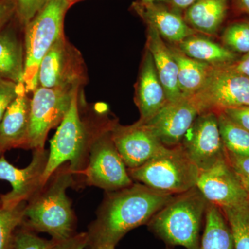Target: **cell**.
<instances>
[{
  "label": "cell",
  "mask_w": 249,
  "mask_h": 249,
  "mask_svg": "<svg viewBox=\"0 0 249 249\" xmlns=\"http://www.w3.org/2000/svg\"><path fill=\"white\" fill-rule=\"evenodd\" d=\"M175 196L138 182L118 191L106 192L96 218L86 232L88 247H116L127 232L146 225Z\"/></svg>",
  "instance_id": "1"
},
{
  "label": "cell",
  "mask_w": 249,
  "mask_h": 249,
  "mask_svg": "<svg viewBox=\"0 0 249 249\" xmlns=\"http://www.w3.org/2000/svg\"><path fill=\"white\" fill-rule=\"evenodd\" d=\"M189 98L199 114L249 106V78L230 64L213 66L202 88Z\"/></svg>",
  "instance_id": "7"
},
{
  "label": "cell",
  "mask_w": 249,
  "mask_h": 249,
  "mask_svg": "<svg viewBox=\"0 0 249 249\" xmlns=\"http://www.w3.org/2000/svg\"><path fill=\"white\" fill-rule=\"evenodd\" d=\"M0 77L24 83V42L10 24L0 30Z\"/></svg>",
  "instance_id": "21"
},
{
  "label": "cell",
  "mask_w": 249,
  "mask_h": 249,
  "mask_svg": "<svg viewBox=\"0 0 249 249\" xmlns=\"http://www.w3.org/2000/svg\"><path fill=\"white\" fill-rule=\"evenodd\" d=\"M180 145L200 171L209 169L224 160L225 148L216 113L208 111L199 114Z\"/></svg>",
  "instance_id": "12"
},
{
  "label": "cell",
  "mask_w": 249,
  "mask_h": 249,
  "mask_svg": "<svg viewBox=\"0 0 249 249\" xmlns=\"http://www.w3.org/2000/svg\"><path fill=\"white\" fill-rule=\"evenodd\" d=\"M16 18L14 0H0V30Z\"/></svg>",
  "instance_id": "35"
},
{
  "label": "cell",
  "mask_w": 249,
  "mask_h": 249,
  "mask_svg": "<svg viewBox=\"0 0 249 249\" xmlns=\"http://www.w3.org/2000/svg\"><path fill=\"white\" fill-rule=\"evenodd\" d=\"M222 45L236 54L249 53V19L231 22L222 36Z\"/></svg>",
  "instance_id": "28"
},
{
  "label": "cell",
  "mask_w": 249,
  "mask_h": 249,
  "mask_svg": "<svg viewBox=\"0 0 249 249\" xmlns=\"http://www.w3.org/2000/svg\"><path fill=\"white\" fill-rule=\"evenodd\" d=\"M112 246H99V247H87L85 249H115Z\"/></svg>",
  "instance_id": "40"
},
{
  "label": "cell",
  "mask_w": 249,
  "mask_h": 249,
  "mask_svg": "<svg viewBox=\"0 0 249 249\" xmlns=\"http://www.w3.org/2000/svg\"><path fill=\"white\" fill-rule=\"evenodd\" d=\"M127 171L135 182L171 195L196 187L200 174L181 145L168 148L141 166L127 168Z\"/></svg>",
  "instance_id": "6"
},
{
  "label": "cell",
  "mask_w": 249,
  "mask_h": 249,
  "mask_svg": "<svg viewBox=\"0 0 249 249\" xmlns=\"http://www.w3.org/2000/svg\"><path fill=\"white\" fill-rule=\"evenodd\" d=\"M79 88L37 87L31 98L29 150L45 148L49 131L61 124Z\"/></svg>",
  "instance_id": "9"
},
{
  "label": "cell",
  "mask_w": 249,
  "mask_h": 249,
  "mask_svg": "<svg viewBox=\"0 0 249 249\" xmlns=\"http://www.w3.org/2000/svg\"><path fill=\"white\" fill-rule=\"evenodd\" d=\"M222 111L236 124L249 132V106L228 108Z\"/></svg>",
  "instance_id": "34"
},
{
  "label": "cell",
  "mask_w": 249,
  "mask_h": 249,
  "mask_svg": "<svg viewBox=\"0 0 249 249\" xmlns=\"http://www.w3.org/2000/svg\"><path fill=\"white\" fill-rule=\"evenodd\" d=\"M231 0H198L185 10L183 19L196 32L215 36L227 19Z\"/></svg>",
  "instance_id": "20"
},
{
  "label": "cell",
  "mask_w": 249,
  "mask_h": 249,
  "mask_svg": "<svg viewBox=\"0 0 249 249\" xmlns=\"http://www.w3.org/2000/svg\"><path fill=\"white\" fill-rule=\"evenodd\" d=\"M142 3L161 2L170 4V0H140Z\"/></svg>",
  "instance_id": "39"
},
{
  "label": "cell",
  "mask_w": 249,
  "mask_h": 249,
  "mask_svg": "<svg viewBox=\"0 0 249 249\" xmlns=\"http://www.w3.org/2000/svg\"><path fill=\"white\" fill-rule=\"evenodd\" d=\"M80 1V0H68L69 3H70V5L73 4L74 3L77 2V1Z\"/></svg>",
  "instance_id": "41"
},
{
  "label": "cell",
  "mask_w": 249,
  "mask_h": 249,
  "mask_svg": "<svg viewBox=\"0 0 249 249\" xmlns=\"http://www.w3.org/2000/svg\"><path fill=\"white\" fill-rule=\"evenodd\" d=\"M47 0H14L16 18L24 29L36 14L45 6Z\"/></svg>",
  "instance_id": "30"
},
{
  "label": "cell",
  "mask_w": 249,
  "mask_h": 249,
  "mask_svg": "<svg viewBox=\"0 0 249 249\" xmlns=\"http://www.w3.org/2000/svg\"><path fill=\"white\" fill-rule=\"evenodd\" d=\"M221 209L230 228L235 249H249V200Z\"/></svg>",
  "instance_id": "26"
},
{
  "label": "cell",
  "mask_w": 249,
  "mask_h": 249,
  "mask_svg": "<svg viewBox=\"0 0 249 249\" xmlns=\"http://www.w3.org/2000/svg\"><path fill=\"white\" fill-rule=\"evenodd\" d=\"M70 188L78 189V186L70 163H65L27 201L22 227L36 233L45 232L56 241L76 234L77 217L67 195Z\"/></svg>",
  "instance_id": "3"
},
{
  "label": "cell",
  "mask_w": 249,
  "mask_h": 249,
  "mask_svg": "<svg viewBox=\"0 0 249 249\" xmlns=\"http://www.w3.org/2000/svg\"><path fill=\"white\" fill-rule=\"evenodd\" d=\"M88 77L83 55L63 35L41 61L37 87L81 88L88 82Z\"/></svg>",
  "instance_id": "10"
},
{
  "label": "cell",
  "mask_w": 249,
  "mask_h": 249,
  "mask_svg": "<svg viewBox=\"0 0 249 249\" xmlns=\"http://www.w3.org/2000/svg\"><path fill=\"white\" fill-rule=\"evenodd\" d=\"M209 201L196 187L175 195L146 224L169 247L200 249L201 229Z\"/></svg>",
  "instance_id": "4"
},
{
  "label": "cell",
  "mask_w": 249,
  "mask_h": 249,
  "mask_svg": "<svg viewBox=\"0 0 249 249\" xmlns=\"http://www.w3.org/2000/svg\"><path fill=\"white\" fill-rule=\"evenodd\" d=\"M200 249H235L231 232L222 209L209 202Z\"/></svg>",
  "instance_id": "24"
},
{
  "label": "cell",
  "mask_w": 249,
  "mask_h": 249,
  "mask_svg": "<svg viewBox=\"0 0 249 249\" xmlns=\"http://www.w3.org/2000/svg\"><path fill=\"white\" fill-rule=\"evenodd\" d=\"M70 6L68 0H47L24 28V83L27 93L37 88L39 67L46 53L65 35L64 19Z\"/></svg>",
  "instance_id": "5"
},
{
  "label": "cell",
  "mask_w": 249,
  "mask_h": 249,
  "mask_svg": "<svg viewBox=\"0 0 249 249\" xmlns=\"http://www.w3.org/2000/svg\"><path fill=\"white\" fill-rule=\"evenodd\" d=\"M145 49L151 53L168 102H175L184 98L178 87V65L169 47L155 29L150 26H147Z\"/></svg>",
  "instance_id": "19"
},
{
  "label": "cell",
  "mask_w": 249,
  "mask_h": 249,
  "mask_svg": "<svg viewBox=\"0 0 249 249\" xmlns=\"http://www.w3.org/2000/svg\"><path fill=\"white\" fill-rule=\"evenodd\" d=\"M88 245L86 232H76L70 238L61 241L55 240L52 249H85Z\"/></svg>",
  "instance_id": "33"
},
{
  "label": "cell",
  "mask_w": 249,
  "mask_h": 249,
  "mask_svg": "<svg viewBox=\"0 0 249 249\" xmlns=\"http://www.w3.org/2000/svg\"><path fill=\"white\" fill-rule=\"evenodd\" d=\"M196 187L206 200L220 209L249 200L247 192L226 157L212 168L200 171Z\"/></svg>",
  "instance_id": "14"
},
{
  "label": "cell",
  "mask_w": 249,
  "mask_h": 249,
  "mask_svg": "<svg viewBox=\"0 0 249 249\" xmlns=\"http://www.w3.org/2000/svg\"><path fill=\"white\" fill-rule=\"evenodd\" d=\"M134 12L147 26L155 29L168 43L178 45L188 36L197 34L187 24L179 11L165 3H142L140 0L132 4Z\"/></svg>",
  "instance_id": "17"
},
{
  "label": "cell",
  "mask_w": 249,
  "mask_h": 249,
  "mask_svg": "<svg viewBox=\"0 0 249 249\" xmlns=\"http://www.w3.org/2000/svg\"><path fill=\"white\" fill-rule=\"evenodd\" d=\"M225 157L247 192L249 199V157L234 155L225 150Z\"/></svg>",
  "instance_id": "31"
},
{
  "label": "cell",
  "mask_w": 249,
  "mask_h": 249,
  "mask_svg": "<svg viewBox=\"0 0 249 249\" xmlns=\"http://www.w3.org/2000/svg\"><path fill=\"white\" fill-rule=\"evenodd\" d=\"M198 0H170V5L178 11H185Z\"/></svg>",
  "instance_id": "38"
},
{
  "label": "cell",
  "mask_w": 249,
  "mask_h": 249,
  "mask_svg": "<svg viewBox=\"0 0 249 249\" xmlns=\"http://www.w3.org/2000/svg\"><path fill=\"white\" fill-rule=\"evenodd\" d=\"M113 126L93 142L84 175L85 186L97 187L105 192L118 191L134 183L111 137Z\"/></svg>",
  "instance_id": "8"
},
{
  "label": "cell",
  "mask_w": 249,
  "mask_h": 249,
  "mask_svg": "<svg viewBox=\"0 0 249 249\" xmlns=\"http://www.w3.org/2000/svg\"><path fill=\"white\" fill-rule=\"evenodd\" d=\"M135 88L134 101L140 112L139 121L145 123L168 103L153 58L147 49L142 58Z\"/></svg>",
  "instance_id": "18"
},
{
  "label": "cell",
  "mask_w": 249,
  "mask_h": 249,
  "mask_svg": "<svg viewBox=\"0 0 249 249\" xmlns=\"http://www.w3.org/2000/svg\"><path fill=\"white\" fill-rule=\"evenodd\" d=\"M166 249H172L171 247H168V248H167Z\"/></svg>",
  "instance_id": "42"
},
{
  "label": "cell",
  "mask_w": 249,
  "mask_h": 249,
  "mask_svg": "<svg viewBox=\"0 0 249 249\" xmlns=\"http://www.w3.org/2000/svg\"><path fill=\"white\" fill-rule=\"evenodd\" d=\"M30 163L18 168L10 163L4 155H0V180L10 183L12 190L0 196V204L5 209H14L27 203L43 186L42 177L49 160V150H32Z\"/></svg>",
  "instance_id": "11"
},
{
  "label": "cell",
  "mask_w": 249,
  "mask_h": 249,
  "mask_svg": "<svg viewBox=\"0 0 249 249\" xmlns=\"http://www.w3.org/2000/svg\"><path fill=\"white\" fill-rule=\"evenodd\" d=\"M199 113L189 98L168 102L145 123L159 140L168 148L178 146ZM142 123V122H141Z\"/></svg>",
  "instance_id": "15"
},
{
  "label": "cell",
  "mask_w": 249,
  "mask_h": 249,
  "mask_svg": "<svg viewBox=\"0 0 249 249\" xmlns=\"http://www.w3.org/2000/svg\"><path fill=\"white\" fill-rule=\"evenodd\" d=\"M24 83L0 122V155L12 149L29 150L31 98Z\"/></svg>",
  "instance_id": "16"
},
{
  "label": "cell",
  "mask_w": 249,
  "mask_h": 249,
  "mask_svg": "<svg viewBox=\"0 0 249 249\" xmlns=\"http://www.w3.org/2000/svg\"><path fill=\"white\" fill-rule=\"evenodd\" d=\"M231 6L235 14L249 16V0H231Z\"/></svg>",
  "instance_id": "37"
},
{
  "label": "cell",
  "mask_w": 249,
  "mask_h": 249,
  "mask_svg": "<svg viewBox=\"0 0 249 249\" xmlns=\"http://www.w3.org/2000/svg\"><path fill=\"white\" fill-rule=\"evenodd\" d=\"M55 243L53 239L42 238L36 232L20 226L15 234L13 249H52Z\"/></svg>",
  "instance_id": "29"
},
{
  "label": "cell",
  "mask_w": 249,
  "mask_h": 249,
  "mask_svg": "<svg viewBox=\"0 0 249 249\" xmlns=\"http://www.w3.org/2000/svg\"><path fill=\"white\" fill-rule=\"evenodd\" d=\"M20 85L0 77V122L6 109L17 96Z\"/></svg>",
  "instance_id": "32"
},
{
  "label": "cell",
  "mask_w": 249,
  "mask_h": 249,
  "mask_svg": "<svg viewBox=\"0 0 249 249\" xmlns=\"http://www.w3.org/2000/svg\"><path fill=\"white\" fill-rule=\"evenodd\" d=\"M178 67V83L183 97L191 98L207 79L212 65L189 58L175 45L168 44Z\"/></svg>",
  "instance_id": "23"
},
{
  "label": "cell",
  "mask_w": 249,
  "mask_h": 249,
  "mask_svg": "<svg viewBox=\"0 0 249 249\" xmlns=\"http://www.w3.org/2000/svg\"><path fill=\"white\" fill-rule=\"evenodd\" d=\"M111 137L127 168L141 166L168 149L145 124L140 121L130 125L116 122Z\"/></svg>",
  "instance_id": "13"
},
{
  "label": "cell",
  "mask_w": 249,
  "mask_h": 249,
  "mask_svg": "<svg viewBox=\"0 0 249 249\" xmlns=\"http://www.w3.org/2000/svg\"><path fill=\"white\" fill-rule=\"evenodd\" d=\"M230 65L235 71L249 78V53L244 54Z\"/></svg>",
  "instance_id": "36"
},
{
  "label": "cell",
  "mask_w": 249,
  "mask_h": 249,
  "mask_svg": "<svg viewBox=\"0 0 249 249\" xmlns=\"http://www.w3.org/2000/svg\"><path fill=\"white\" fill-rule=\"evenodd\" d=\"M224 148L239 156L249 157V132L236 124L224 111L215 112Z\"/></svg>",
  "instance_id": "25"
},
{
  "label": "cell",
  "mask_w": 249,
  "mask_h": 249,
  "mask_svg": "<svg viewBox=\"0 0 249 249\" xmlns=\"http://www.w3.org/2000/svg\"><path fill=\"white\" fill-rule=\"evenodd\" d=\"M187 56L212 66L229 65L235 62L237 54L197 34L188 36L176 45Z\"/></svg>",
  "instance_id": "22"
},
{
  "label": "cell",
  "mask_w": 249,
  "mask_h": 249,
  "mask_svg": "<svg viewBox=\"0 0 249 249\" xmlns=\"http://www.w3.org/2000/svg\"><path fill=\"white\" fill-rule=\"evenodd\" d=\"M79 90L73 94L70 109L51 139L43 183L60 165L69 163L78 188L84 187L85 172L93 142L117 121L108 116L106 109H85L80 102Z\"/></svg>",
  "instance_id": "2"
},
{
  "label": "cell",
  "mask_w": 249,
  "mask_h": 249,
  "mask_svg": "<svg viewBox=\"0 0 249 249\" xmlns=\"http://www.w3.org/2000/svg\"><path fill=\"white\" fill-rule=\"evenodd\" d=\"M26 204L11 209L0 204V249H13L15 234L24 221Z\"/></svg>",
  "instance_id": "27"
}]
</instances>
